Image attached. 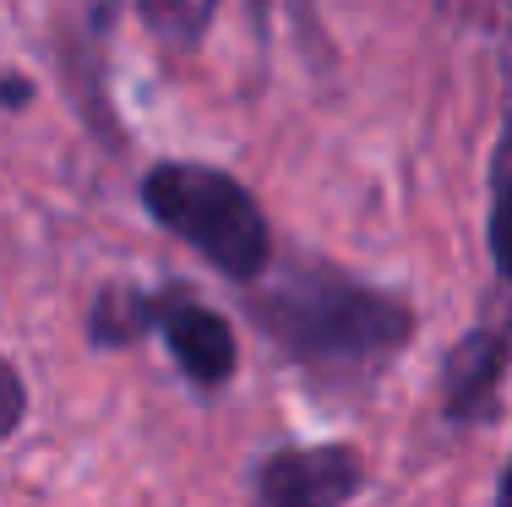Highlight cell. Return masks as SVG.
<instances>
[{"instance_id": "3957f363", "label": "cell", "mask_w": 512, "mask_h": 507, "mask_svg": "<svg viewBox=\"0 0 512 507\" xmlns=\"http://www.w3.org/2000/svg\"><path fill=\"white\" fill-rule=\"evenodd\" d=\"M365 491L355 442H289L251 469V507H349Z\"/></svg>"}, {"instance_id": "5b68a950", "label": "cell", "mask_w": 512, "mask_h": 507, "mask_svg": "<svg viewBox=\"0 0 512 507\" xmlns=\"http://www.w3.org/2000/svg\"><path fill=\"white\" fill-rule=\"evenodd\" d=\"M512 328H474L442 366V415L447 420H480L491 415V398L507 377Z\"/></svg>"}, {"instance_id": "8992f818", "label": "cell", "mask_w": 512, "mask_h": 507, "mask_svg": "<svg viewBox=\"0 0 512 507\" xmlns=\"http://www.w3.org/2000/svg\"><path fill=\"white\" fill-rule=\"evenodd\" d=\"M22 420H28V382H22V371L0 355V442L17 437Z\"/></svg>"}, {"instance_id": "ba28073f", "label": "cell", "mask_w": 512, "mask_h": 507, "mask_svg": "<svg viewBox=\"0 0 512 507\" xmlns=\"http://www.w3.org/2000/svg\"><path fill=\"white\" fill-rule=\"evenodd\" d=\"M142 6H148V17L158 22V28H169V22H175V28H191L186 6H197V0H142Z\"/></svg>"}, {"instance_id": "6da1fadb", "label": "cell", "mask_w": 512, "mask_h": 507, "mask_svg": "<svg viewBox=\"0 0 512 507\" xmlns=\"http://www.w3.org/2000/svg\"><path fill=\"white\" fill-rule=\"evenodd\" d=\"M251 317L267 344L327 388L376 382L414 338V311L393 289L360 284L338 268H295L251 295Z\"/></svg>"}, {"instance_id": "52a82bcc", "label": "cell", "mask_w": 512, "mask_h": 507, "mask_svg": "<svg viewBox=\"0 0 512 507\" xmlns=\"http://www.w3.org/2000/svg\"><path fill=\"white\" fill-rule=\"evenodd\" d=\"M491 262L512 289V175L502 180V191L491 202Z\"/></svg>"}, {"instance_id": "9c48e42d", "label": "cell", "mask_w": 512, "mask_h": 507, "mask_svg": "<svg viewBox=\"0 0 512 507\" xmlns=\"http://www.w3.org/2000/svg\"><path fill=\"white\" fill-rule=\"evenodd\" d=\"M502 507H512V464H507V480H502Z\"/></svg>"}, {"instance_id": "7a4b0ae2", "label": "cell", "mask_w": 512, "mask_h": 507, "mask_svg": "<svg viewBox=\"0 0 512 507\" xmlns=\"http://www.w3.org/2000/svg\"><path fill=\"white\" fill-rule=\"evenodd\" d=\"M142 208L158 229H169L180 246H191L224 279L262 284L273 268L267 213L229 169L197 159H164L142 175Z\"/></svg>"}, {"instance_id": "277c9868", "label": "cell", "mask_w": 512, "mask_h": 507, "mask_svg": "<svg viewBox=\"0 0 512 507\" xmlns=\"http://www.w3.org/2000/svg\"><path fill=\"white\" fill-rule=\"evenodd\" d=\"M148 333H158L175 355L180 377L197 388H224L240 371V338L224 311L191 300L186 289H158L148 295Z\"/></svg>"}]
</instances>
